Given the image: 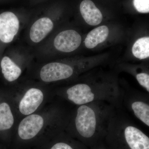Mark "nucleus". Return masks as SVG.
Wrapping results in <instances>:
<instances>
[{
    "mask_svg": "<svg viewBox=\"0 0 149 149\" xmlns=\"http://www.w3.org/2000/svg\"><path fill=\"white\" fill-rule=\"evenodd\" d=\"M133 55L140 59H144L149 56V37L140 38L134 43L132 48Z\"/></svg>",
    "mask_w": 149,
    "mask_h": 149,
    "instance_id": "14",
    "label": "nucleus"
},
{
    "mask_svg": "<svg viewBox=\"0 0 149 149\" xmlns=\"http://www.w3.org/2000/svg\"><path fill=\"white\" fill-rule=\"evenodd\" d=\"M44 95L42 91L36 88H31L27 91L19 105V111L28 115L33 113L42 104Z\"/></svg>",
    "mask_w": 149,
    "mask_h": 149,
    "instance_id": "10",
    "label": "nucleus"
},
{
    "mask_svg": "<svg viewBox=\"0 0 149 149\" xmlns=\"http://www.w3.org/2000/svg\"><path fill=\"white\" fill-rule=\"evenodd\" d=\"M102 141L107 149H149V136L122 109L113 113Z\"/></svg>",
    "mask_w": 149,
    "mask_h": 149,
    "instance_id": "2",
    "label": "nucleus"
},
{
    "mask_svg": "<svg viewBox=\"0 0 149 149\" xmlns=\"http://www.w3.org/2000/svg\"><path fill=\"white\" fill-rule=\"evenodd\" d=\"M109 34V30L105 25L93 29L88 33L85 40V45L88 49L95 47L105 41Z\"/></svg>",
    "mask_w": 149,
    "mask_h": 149,
    "instance_id": "12",
    "label": "nucleus"
},
{
    "mask_svg": "<svg viewBox=\"0 0 149 149\" xmlns=\"http://www.w3.org/2000/svg\"><path fill=\"white\" fill-rule=\"evenodd\" d=\"M90 149H107L105 146L102 141H100L95 146L91 147Z\"/></svg>",
    "mask_w": 149,
    "mask_h": 149,
    "instance_id": "19",
    "label": "nucleus"
},
{
    "mask_svg": "<svg viewBox=\"0 0 149 149\" xmlns=\"http://www.w3.org/2000/svg\"><path fill=\"white\" fill-rule=\"evenodd\" d=\"M82 38L79 33L73 29H67L59 33L53 41L56 50L64 53L73 52L79 47Z\"/></svg>",
    "mask_w": 149,
    "mask_h": 149,
    "instance_id": "8",
    "label": "nucleus"
},
{
    "mask_svg": "<svg viewBox=\"0 0 149 149\" xmlns=\"http://www.w3.org/2000/svg\"><path fill=\"white\" fill-rule=\"evenodd\" d=\"M19 13L6 11L0 14V41L5 44L12 42L20 28Z\"/></svg>",
    "mask_w": 149,
    "mask_h": 149,
    "instance_id": "6",
    "label": "nucleus"
},
{
    "mask_svg": "<svg viewBox=\"0 0 149 149\" xmlns=\"http://www.w3.org/2000/svg\"><path fill=\"white\" fill-rule=\"evenodd\" d=\"M74 72V69L71 65L55 62L43 66L40 70V76L44 82H55L68 79L72 77Z\"/></svg>",
    "mask_w": 149,
    "mask_h": 149,
    "instance_id": "7",
    "label": "nucleus"
},
{
    "mask_svg": "<svg viewBox=\"0 0 149 149\" xmlns=\"http://www.w3.org/2000/svg\"><path fill=\"white\" fill-rule=\"evenodd\" d=\"M13 123V116L9 106L6 103L0 104V130L9 129Z\"/></svg>",
    "mask_w": 149,
    "mask_h": 149,
    "instance_id": "15",
    "label": "nucleus"
},
{
    "mask_svg": "<svg viewBox=\"0 0 149 149\" xmlns=\"http://www.w3.org/2000/svg\"><path fill=\"white\" fill-rule=\"evenodd\" d=\"M40 14L29 29V37L32 43L38 44L43 41L54 29L52 9L48 5L40 8Z\"/></svg>",
    "mask_w": 149,
    "mask_h": 149,
    "instance_id": "5",
    "label": "nucleus"
},
{
    "mask_svg": "<svg viewBox=\"0 0 149 149\" xmlns=\"http://www.w3.org/2000/svg\"><path fill=\"white\" fill-rule=\"evenodd\" d=\"M44 119L37 114L27 116L22 120L18 128V135L23 140H29L35 137L42 128Z\"/></svg>",
    "mask_w": 149,
    "mask_h": 149,
    "instance_id": "9",
    "label": "nucleus"
},
{
    "mask_svg": "<svg viewBox=\"0 0 149 149\" xmlns=\"http://www.w3.org/2000/svg\"><path fill=\"white\" fill-rule=\"evenodd\" d=\"M48 1V0H30V3L31 4L35 5L41 3Z\"/></svg>",
    "mask_w": 149,
    "mask_h": 149,
    "instance_id": "20",
    "label": "nucleus"
},
{
    "mask_svg": "<svg viewBox=\"0 0 149 149\" xmlns=\"http://www.w3.org/2000/svg\"><path fill=\"white\" fill-rule=\"evenodd\" d=\"M149 93L123 88L122 106L130 111L135 117L149 127Z\"/></svg>",
    "mask_w": 149,
    "mask_h": 149,
    "instance_id": "4",
    "label": "nucleus"
},
{
    "mask_svg": "<svg viewBox=\"0 0 149 149\" xmlns=\"http://www.w3.org/2000/svg\"><path fill=\"white\" fill-rule=\"evenodd\" d=\"M136 80L140 85L149 93V75L148 72H143L136 76Z\"/></svg>",
    "mask_w": 149,
    "mask_h": 149,
    "instance_id": "18",
    "label": "nucleus"
},
{
    "mask_svg": "<svg viewBox=\"0 0 149 149\" xmlns=\"http://www.w3.org/2000/svg\"><path fill=\"white\" fill-rule=\"evenodd\" d=\"M90 79L70 86L66 91L67 97L76 105L104 101L117 109H122L123 88L114 79L104 77L100 81Z\"/></svg>",
    "mask_w": 149,
    "mask_h": 149,
    "instance_id": "3",
    "label": "nucleus"
},
{
    "mask_svg": "<svg viewBox=\"0 0 149 149\" xmlns=\"http://www.w3.org/2000/svg\"><path fill=\"white\" fill-rule=\"evenodd\" d=\"M80 9L86 23L91 26H97L102 20L101 12L91 0H84L81 3Z\"/></svg>",
    "mask_w": 149,
    "mask_h": 149,
    "instance_id": "11",
    "label": "nucleus"
},
{
    "mask_svg": "<svg viewBox=\"0 0 149 149\" xmlns=\"http://www.w3.org/2000/svg\"><path fill=\"white\" fill-rule=\"evenodd\" d=\"M77 106L73 118L74 134L78 141L90 148L102 140L116 108L101 101Z\"/></svg>",
    "mask_w": 149,
    "mask_h": 149,
    "instance_id": "1",
    "label": "nucleus"
},
{
    "mask_svg": "<svg viewBox=\"0 0 149 149\" xmlns=\"http://www.w3.org/2000/svg\"><path fill=\"white\" fill-rule=\"evenodd\" d=\"M1 67L4 77L9 82L16 80L21 75V68L8 56H5L2 59Z\"/></svg>",
    "mask_w": 149,
    "mask_h": 149,
    "instance_id": "13",
    "label": "nucleus"
},
{
    "mask_svg": "<svg viewBox=\"0 0 149 149\" xmlns=\"http://www.w3.org/2000/svg\"><path fill=\"white\" fill-rule=\"evenodd\" d=\"M51 149H90L84 144L78 141L74 143L73 145L64 141L57 142L54 145Z\"/></svg>",
    "mask_w": 149,
    "mask_h": 149,
    "instance_id": "16",
    "label": "nucleus"
},
{
    "mask_svg": "<svg viewBox=\"0 0 149 149\" xmlns=\"http://www.w3.org/2000/svg\"><path fill=\"white\" fill-rule=\"evenodd\" d=\"M133 4L139 13H148L149 0H133Z\"/></svg>",
    "mask_w": 149,
    "mask_h": 149,
    "instance_id": "17",
    "label": "nucleus"
}]
</instances>
